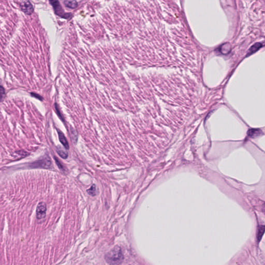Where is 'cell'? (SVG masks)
Here are the masks:
<instances>
[{
  "label": "cell",
  "instance_id": "cell-1",
  "mask_svg": "<svg viewBox=\"0 0 265 265\" xmlns=\"http://www.w3.org/2000/svg\"><path fill=\"white\" fill-rule=\"evenodd\" d=\"M123 255L120 247H114L105 254V259L106 262L110 265H118L123 261Z\"/></svg>",
  "mask_w": 265,
  "mask_h": 265
},
{
  "label": "cell",
  "instance_id": "cell-2",
  "mask_svg": "<svg viewBox=\"0 0 265 265\" xmlns=\"http://www.w3.org/2000/svg\"><path fill=\"white\" fill-rule=\"evenodd\" d=\"M51 5L53 6L55 14L58 16L64 18H68V17L71 16V14L65 13L63 9L62 8L61 5L60 4L59 2L57 1H50Z\"/></svg>",
  "mask_w": 265,
  "mask_h": 265
},
{
  "label": "cell",
  "instance_id": "cell-3",
  "mask_svg": "<svg viewBox=\"0 0 265 265\" xmlns=\"http://www.w3.org/2000/svg\"><path fill=\"white\" fill-rule=\"evenodd\" d=\"M47 208L45 202H41L37 205L36 208L37 218L41 220L44 218L46 216Z\"/></svg>",
  "mask_w": 265,
  "mask_h": 265
},
{
  "label": "cell",
  "instance_id": "cell-4",
  "mask_svg": "<svg viewBox=\"0 0 265 265\" xmlns=\"http://www.w3.org/2000/svg\"><path fill=\"white\" fill-rule=\"evenodd\" d=\"M21 7L23 11L27 14L30 15L33 12V6L30 2H23V4H21Z\"/></svg>",
  "mask_w": 265,
  "mask_h": 265
},
{
  "label": "cell",
  "instance_id": "cell-5",
  "mask_svg": "<svg viewBox=\"0 0 265 265\" xmlns=\"http://www.w3.org/2000/svg\"><path fill=\"white\" fill-rule=\"evenodd\" d=\"M58 136H59V138L60 141L61 142V143L62 145L66 149H67V150L69 149V144H68V141H67V139L66 138V137L65 136L63 132H62L61 131H60L59 130H58Z\"/></svg>",
  "mask_w": 265,
  "mask_h": 265
},
{
  "label": "cell",
  "instance_id": "cell-6",
  "mask_svg": "<svg viewBox=\"0 0 265 265\" xmlns=\"http://www.w3.org/2000/svg\"><path fill=\"white\" fill-rule=\"evenodd\" d=\"M64 3L66 7L71 9L76 8L78 5L77 2L76 1H65Z\"/></svg>",
  "mask_w": 265,
  "mask_h": 265
},
{
  "label": "cell",
  "instance_id": "cell-7",
  "mask_svg": "<svg viewBox=\"0 0 265 265\" xmlns=\"http://www.w3.org/2000/svg\"><path fill=\"white\" fill-rule=\"evenodd\" d=\"M57 153L60 156V157H61L62 159H66L68 157V153L67 152L64 150L63 149H62L61 147H58L57 149Z\"/></svg>",
  "mask_w": 265,
  "mask_h": 265
},
{
  "label": "cell",
  "instance_id": "cell-8",
  "mask_svg": "<svg viewBox=\"0 0 265 265\" xmlns=\"http://www.w3.org/2000/svg\"><path fill=\"white\" fill-rule=\"evenodd\" d=\"M265 232V227L263 225L259 227L258 229V232H257V240L258 241L261 240L262 237L263 236Z\"/></svg>",
  "mask_w": 265,
  "mask_h": 265
},
{
  "label": "cell",
  "instance_id": "cell-9",
  "mask_svg": "<svg viewBox=\"0 0 265 265\" xmlns=\"http://www.w3.org/2000/svg\"><path fill=\"white\" fill-rule=\"evenodd\" d=\"M261 43H257L255 45H253L252 47H251V49H250V52L248 53V55H250L251 54L257 51L258 49H259L261 47Z\"/></svg>",
  "mask_w": 265,
  "mask_h": 265
},
{
  "label": "cell",
  "instance_id": "cell-10",
  "mask_svg": "<svg viewBox=\"0 0 265 265\" xmlns=\"http://www.w3.org/2000/svg\"><path fill=\"white\" fill-rule=\"evenodd\" d=\"M87 193L91 196H94L96 195V186L95 184H93L90 189L87 190Z\"/></svg>",
  "mask_w": 265,
  "mask_h": 265
},
{
  "label": "cell",
  "instance_id": "cell-11",
  "mask_svg": "<svg viewBox=\"0 0 265 265\" xmlns=\"http://www.w3.org/2000/svg\"><path fill=\"white\" fill-rule=\"evenodd\" d=\"M259 130H258L257 129H252V130H250L248 132V134H249L248 135L252 137L254 136V135L257 136V135L259 134V132H259Z\"/></svg>",
  "mask_w": 265,
  "mask_h": 265
},
{
  "label": "cell",
  "instance_id": "cell-12",
  "mask_svg": "<svg viewBox=\"0 0 265 265\" xmlns=\"http://www.w3.org/2000/svg\"><path fill=\"white\" fill-rule=\"evenodd\" d=\"M4 96V90L2 87H0V100L3 99Z\"/></svg>",
  "mask_w": 265,
  "mask_h": 265
},
{
  "label": "cell",
  "instance_id": "cell-13",
  "mask_svg": "<svg viewBox=\"0 0 265 265\" xmlns=\"http://www.w3.org/2000/svg\"><path fill=\"white\" fill-rule=\"evenodd\" d=\"M55 162H56V163L57 164V165L58 166V167H59L60 169H63V166L62 165L60 162L58 160L57 158H55Z\"/></svg>",
  "mask_w": 265,
  "mask_h": 265
}]
</instances>
